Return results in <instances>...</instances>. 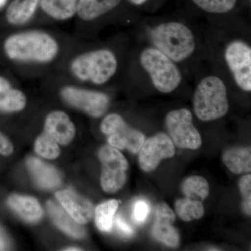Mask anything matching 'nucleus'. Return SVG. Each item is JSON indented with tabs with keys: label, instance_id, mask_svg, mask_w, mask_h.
Instances as JSON below:
<instances>
[{
	"label": "nucleus",
	"instance_id": "obj_3",
	"mask_svg": "<svg viewBox=\"0 0 251 251\" xmlns=\"http://www.w3.org/2000/svg\"><path fill=\"white\" fill-rule=\"evenodd\" d=\"M131 57L130 81L141 87L161 94H171L190 80L176 63L148 44L138 41Z\"/></svg>",
	"mask_w": 251,
	"mask_h": 251
},
{
	"label": "nucleus",
	"instance_id": "obj_12",
	"mask_svg": "<svg viewBox=\"0 0 251 251\" xmlns=\"http://www.w3.org/2000/svg\"><path fill=\"white\" fill-rule=\"evenodd\" d=\"M154 224L152 235L158 242L163 243L168 247H177L179 245V232L173 227L175 214L166 203H160L155 211Z\"/></svg>",
	"mask_w": 251,
	"mask_h": 251
},
{
	"label": "nucleus",
	"instance_id": "obj_30",
	"mask_svg": "<svg viewBox=\"0 0 251 251\" xmlns=\"http://www.w3.org/2000/svg\"><path fill=\"white\" fill-rule=\"evenodd\" d=\"M115 224L118 230L120 231V233L126 236V237H130L133 233V229L130 227L129 225L127 224L126 222L122 219L121 216H117L115 219Z\"/></svg>",
	"mask_w": 251,
	"mask_h": 251
},
{
	"label": "nucleus",
	"instance_id": "obj_10",
	"mask_svg": "<svg viewBox=\"0 0 251 251\" xmlns=\"http://www.w3.org/2000/svg\"><path fill=\"white\" fill-rule=\"evenodd\" d=\"M61 96L64 101L71 106L95 118L103 116L110 104V99L104 92L76 86L68 85L63 87Z\"/></svg>",
	"mask_w": 251,
	"mask_h": 251
},
{
	"label": "nucleus",
	"instance_id": "obj_28",
	"mask_svg": "<svg viewBox=\"0 0 251 251\" xmlns=\"http://www.w3.org/2000/svg\"><path fill=\"white\" fill-rule=\"evenodd\" d=\"M239 189L244 201L243 208L247 215L251 216V175H247L239 180Z\"/></svg>",
	"mask_w": 251,
	"mask_h": 251
},
{
	"label": "nucleus",
	"instance_id": "obj_18",
	"mask_svg": "<svg viewBox=\"0 0 251 251\" xmlns=\"http://www.w3.org/2000/svg\"><path fill=\"white\" fill-rule=\"evenodd\" d=\"M41 0H14L8 6L6 19L11 25L27 24L34 17Z\"/></svg>",
	"mask_w": 251,
	"mask_h": 251
},
{
	"label": "nucleus",
	"instance_id": "obj_6",
	"mask_svg": "<svg viewBox=\"0 0 251 251\" xmlns=\"http://www.w3.org/2000/svg\"><path fill=\"white\" fill-rule=\"evenodd\" d=\"M73 76L81 82L104 85L113 80L120 69V58L115 50L100 47L82 52L70 63Z\"/></svg>",
	"mask_w": 251,
	"mask_h": 251
},
{
	"label": "nucleus",
	"instance_id": "obj_15",
	"mask_svg": "<svg viewBox=\"0 0 251 251\" xmlns=\"http://www.w3.org/2000/svg\"><path fill=\"white\" fill-rule=\"evenodd\" d=\"M122 0H78L76 14L85 22L103 17L120 5Z\"/></svg>",
	"mask_w": 251,
	"mask_h": 251
},
{
	"label": "nucleus",
	"instance_id": "obj_2",
	"mask_svg": "<svg viewBox=\"0 0 251 251\" xmlns=\"http://www.w3.org/2000/svg\"><path fill=\"white\" fill-rule=\"evenodd\" d=\"M137 41L161 51L194 80L206 62L202 28L179 18L141 20L136 29Z\"/></svg>",
	"mask_w": 251,
	"mask_h": 251
},
{
	"label": "nucleus",
	"instance_id": "obj_27",
	"mask_svg": "<svg viewBox=\"0 0 251 251\" xmlns=\"http://www.w3.org/2000/svg\"><path fill=\"white\" fill-rule=\"evenodd\" d=\"M36 152L44 158L54 159L59 156L60 153L57 142L54 141L49 135L43 133L36 140L35 143Z\"/></svg>",
	"mask_w": 251,
	"mask_h": 251
},
{
	"label": "nucleus",
	"instance_id": "obj_20",
	"mask_svg": "<svg viewBox=\"0 0 251 251\" xmlns=\"http://www.w3.org/2000/svg\"><path fill=\"white\" fill-rule=\"evenodd\" d=\"M8 204L18 215L29 222H36L42 217V208L35 198L14 195L9 198Z\"/></svg>",
	"mask_w": 251,
	"mask_h": 251
},
{
	"label": "nucleus",
	"instance_id": "obj_26",
	"mask_svg": "<svg viewBox=\"0 0 251 251\" xmlns=\"http://www.w3.org/2000/svg\"><path fill=\"white\" fill-rule=\"evenodd\" d=\"M118 206V201L111 200L97 206L95 211V221L97 227L100 231L109 232L111 230L114 216Z\"/></svg>",
	"mask_w": 251,
	"mask_h": 251
},
{
	"label": "nucleus",
	"instance_id": "obj_31",
	"mask_svg": "<svg viewBox=\"0 0 251 251\" xmlns=\"http://www.w3.org/2000/svg\"><path fill=\"white\" fill-rule=\"evenodd\" d=\"M13 151L14 148L11 143L0 133V153L4 156H9Z\"/></svg>",
	"mask_w": 251,
	"mask_h": 251
},
{
	"label": "nucleus",
	"instance_id": "obj_35",
	"mask_svg": "<svg viewBox=\"0 0 251 251\" xmlns=\"http://www.w3.org/2000/svg\"><path fill=\"white\" fill-rule=\"evenodd\" d=\"M67 251H80V249H76V248H69V249H67Z\"/></svg>",
	"mask_w": 251,
	"mask_h": 251
},
{
	"label": "nucleus",
	"instance_id": "obj_1",
	"mask_svg": "<svg viewBox=\"0 0 251 251\" xmlns=\"http://www.w3.org/2000/svg\"><path fill=\"white\" fill-rule=\"evenodd\" d=\"M206 62L228 88L251 92V36L247 23L235 18L210 20L202 28Z\"/></svg>",
	"mask_w": 251,
	"mask_h": 251
},
{
	"label": "nucleus",
	"instance_id": "obj_4",
	"mask_svg": "<svg viewBox=\"0 0 251 251\" xmlns=\"http://www.w3.org/2000/svg\"><path fill=\"white\" fill-rule=\"evenodd\" d=\"M193 109L198 120L210 122L227 115L229 109V88L219 74L203 69L194 78Z\"/></svg>",
	"mask_w": 251,
	"mask_h": 251
},
{
	"label": "nucleus",
	"instance_id": "obj_29",
	"mask_svg": "<svg viewBox=\"0 0 251 251\" xmlns=\"http://www.w3.org/2000/svg\"><path fill=\"white\" fill-rule=\"evenodd\" d=\"M150 207L147 201L139 200L133 206V219L136 224H142L145 222L150 214Z\"/></svg>",
	"mask_w": 251,
	"mask_h": 251
},
{
	"label": "nucleus",
	"instance_id": "obj_7",
	"mask_svg": "<svg viewBox=\"0 0 251 251\" xmlns=\"http://www.w3.org/2000/svg\"><path fill=\"white\" fill-rule=\"evenodd\" d=\"M193 121L192 112L186 108L174 109L167 113L165 126L168 136L178 148L191 150L201 148L202 138Z\"/></svg>",
	"mask_w": 251,
	"mask_h": 251
},
{
	"label": "nucleus",
	"instance_id": "obj_11",
	"mask_svg": "<svg viewBox=\"0 0 251 251\" xmlns=\"http://www.w3.org/2000/svg\"><path fill=\"white\" fill-rule=\"evenodd\" d=\"M139 153V164L144 172L156 170L163 159L175 154V145L168 135L158 133L145 140Z\"/></svg>",
	"mask_w": 251,
	"mask_h": 251
},
{
	"label": "nucleus",
	"instance_id": "obj_8",
	"mask_svg": "<svg viewBox=\"0 0 251 251\" xmlns=\"http://www.w3.org/2000/svg\"><path fill=\"white\" fill-rule=\"evenodd\" d=\"M100 130L108 135L110 146L120 150H128L130 152H139L145 140L140 130L135 129L117 113L106 115L100 124Z\"/></svg>",
	"mask_w": 251,
	"mask_h": 251
},
{
	"label": "nucleus",
	"instance_id": "obj_5",
	"mask_svg": "<svg viewBox=\"0 0 251 251\" xmlns=\"http://www.w3.org/2000/svg\"><path fill=\"white\" fill-rule=\"evenodd\" d=\"M6 55L14 62L45 64L53 62L59 53L58 41L45 31H20L6 38Z\"/></svg>",
	"mask_w": 251,
	"mask_h": 251
},
{
	"label": "nucleus",
	"instance_id": "obj_24",
	"mask_svg": "<svg viewBox=\"0 0 251 251\" xmlns=\"http://www.w3.org/2000/svg\"><path fill=\"white\" fill-rule=\"evenodd\" d=\"M181 191L186 198L202 202L209 196V186L202 176H190L181 184Z\"/></svg>",
	"mask_w": 251,
	"mask_h": 251
},
{
	"label": "nucleus",
	"instance_id": "obj_9",
	"mask_svg": "<svg viewBox=\"0 0 251 251\" xmlns=\"http://www.w3.org/2000/svg\"><path fill=\"white\" fill-rule=\"evenodd\" d=\"M99 157L102 164V188L107 193H116L126 181L128 162L117 148L108 145L100 149Z\"/></svg>",
	"mask_w": 251,
	"mask_h": 251
},
{
	"label": "nucleus",
	"instance_id": "obj_14",
	"mask_svg": "<svg viewBox=\"0 0 251 251\" xmlns=\"http://www.w3.org/2000/svg\"><path fill=\"white\" fill-rule=\"evenodd\" d=\"M44 133L57 143L67 145L74 139L75 128L66 112L57 110L46 117Z\"/></svg>",
	"mask_w": 251,
	"mask_h": 251
},
{
	"label": "nucleus",
	"instance_id": "obj_34",
	"mask_svg": "<svg viewBox=\"0 0 251 251\" xmlns=\"http://www.w3.org/2000/svg\"><path fill=\"white\" fill-rule=\"evenodd\" d=\"M6 1H7V0H0V8L4 6L5 4L6 3Z\"/></svg>",
	"mask_w": 251,
	"mask_h": 251
},
{
	"label": "nucleus",
	"instance_id": "obj_32",
	"mask_svg": "<svg viewBox=\"0 0 251 251\" xmlns=\"http://www.w3.org/2000/svg\"><path fill=\"white\" fill-rule=\"evenodd\" d=\"M128 1L130 3V4H133V6H138V7H140V6H143L144 5L147 4L149 0H128Z\"/></svg>",
	"mask_w": 251,
	"mask_h": 251
},
{
	"label": "nucleus",
	"instance_id": "obj_13",
	"mask_svg": "<svg viewBox=\"0 0 251 251\" xmlns=\"http://www.w3.org/2000/svg\"><path fill=\"white\" fill-rule=\"evenodd\" d=\"M56 197L68 214L77 224H87L93 218V204L88 200L80 197L72 190L59 191L56 193Z\"/></svg>",
	"mask_w": 251,
	"mask_h": 251
},
{
	"label": "nucleus",
	"instance_id": "obj_25",
	"mask_svg": "<svg viewBox=\"0 0 251 251\" xmlns=\"http://www.w3.org/2000/svg\"><path fill=\"white\" fill-rule=\"evenodd\" d=\"M175 206L176 214L186 222L201 219L204 214V206L202 202L200 201L183 198L177 200Z\"/></svg>",
	"mask_w": 251,
	"mask_h": 251
},
{
	"label": "nucleus",
	"instance_id": "obj_19",
	"mask_svg": "<svg viewBox=\"0 0 251 251\" xmlns=\"http://www.w3.org/2000/svg\"><path fill=\"white\" fill-rule=\"evenodd\" d=\"M223 161L226 167L236 175L251 171V149L234 148L226 150L223 155Z\"/></svg>",
	"mask_w": 251,
	"mask_h": 251
},
{
	"label": "nucleus",
	"instance_id": "obj_17",
	"mask_svg": "<svg viewBox=\"0 0 251 251\" xmlns=\"http://www.w3.org/2000/svg\"><path fill=\"white\" fill-rule=\"evenodd\" d=\"M26 103L27 99L22 91L14 88L7 79L0 76V111H21Z\"/></svg>",
	"mask_w": 251,
	"mask_h": 251
},
{
	"label": "nucleus",
	"instance_id": "obj_23",
	"mask_svg": "<svg viewBox=\"0 0 251 251\" xmlns=\"http://www.w3.org/2000/svg\"><path fill=\"white\" fill-rule=\"evenodd\" d=\"M193 4L211 20L230 17L237 6L238 0H191Z\"/></svg>",
	"mask_w": 251,
	"mask_h": 251
},
{
	"label": "nucleus",
	"instance_id": "obj_16",
	"mask_svg": "<svg viewBox=\"0 0 251 251\" xmlns=\"http://www.w3.org/2000/svg\"><path fill=\"white\" fill-rule=\"evenodd\" d=\"M27 166L31 176L41 188L50 189L60 185V175L53 167L46 164L35 157L28 158Z\"/></svg>",
	"mask_w": 251,
	"mask_h": 251
},
{
	"label": "nucleus",
	"instance_id": "obj_21",
	"mask_svg": "<svg viewBox=\"0 0 251 251\" xmlns=\"http://www.w3.org/2000/svg\"><path fill=\"white\" fill-rule=\"evenodd\" d=\"M78 0H41L40 6L50 18L66 21L76 14Z\"/></svg>",
	"mask_w": 251,
	"mask_h": 251
},
{
	"label": "nucleus",
	"instance_id": "obj_22",
	"mask_svg": "<svg viewBox=\"0 0 251 251\" xmlns=\"http://www.w3.org/2000/svg\"><path fill=\"white\" fill-rule=\"evenodd\" d=\"M48 209L54 224L69 235L75 238H82L85 236V230L74 221L72 216L55 203L49 201Z\"/></svg>",
	"mask_w": 251,
	"mask_h": 251
},
{
	"label": "nucleus",
	"instance_id": "obj_33",
	"mask_svg": "<svg viewBox=\"0 0 251 251\" xmlns=\"http://www.w3.org/2000/svg\"><path fill=\"white\" fill-rule=\"evenodd\" d=\"M6 247V244L5 242L4 238L3 237L1 232H0V250H4Z\"/></svg>",
	"mask_w": 251,
	"mask_h": 251
}]
</instances>
